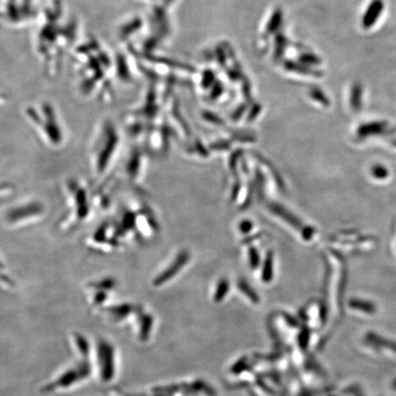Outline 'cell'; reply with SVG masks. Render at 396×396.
Instances as JSON below:
<instances>
[{
  "mask_svg": "<svg viewBox=\"0 0 396 396\" xmlns=\"http://www.w3.org/2000/svg\"><path fill=\"white\" fill-rule=\"evenodd\" d=\"M88 188L81 180H71L65 186L67 196V210L61 222V227L65 231L74 230L89 219L92 207L105 208L107 198L105 192H96Z\"/></svg>",
  "mask_w": 396,
  "mask_h": 396,
  "instance_id": "cell-1",
  "label": "cell"
},
{
  "mask_svg": "<svg viewBox=\"0 0 396 396\" xmlns=\"http://www.w3.org/2000/svg\"><path fill=\"white\" fill-rule=\"evenodd\" d=\"M120 137L112 122L101 124L95 135L91 149V166L95 175L101 177L109 169L113 160L118 153Z\"/></svg>",
  "mask_w": 396,
  "mask_h": 396,
  "instance_id": "cell-2",
  "label": "cell"
},
{
  "mask_svg": "<svg viewBox=\"0 0 396 396\" xmlns=\"http://www.w3.org/2000/svg\"><path fill=\"white\" fill-rule=\"evenodd\" d=\"M26 116L46 145L53 148L63 145L64 129L53 106L43 102L38 106H29Z\"/></svg>",
  "mask_w": 396,
  "mask_h": 396,
  "instance_id": "cell-3",
  "label": "cell"
},
{
  "mask_svg": "<svg viewBox=\"0 0 396 396\" xmlns=\"http://www.w3.org/2000/svg\"><path fill=\"white\" fill-rule=\"evenodd\" d=\"M44 214V206L38 201L19 204L8 212L6 219L10 227H21L37 222Z\"/></svg>",
  "mask_w": 396,
  "mask_h": 396,
  "instance_id": "cell-4",
  "label": "cell"
},
{
  "mask_svg": "<svg viewBox=\"0 0 396 396\" xmlns=\"http://www.w3.org/2000/svg\"><path fill=\"white\" fill-rule=\"evenodd\" d=\"M269 208L270 210L277 217H281L282 219L287 222L289 225L293 226L296 229H298L300 232H302V235L305 239H310L312 238L313 229L311 227L304 226L303 223L294 214H292L289 210H287L282 205L277 204V203H272L269 205Z\"/></svg>",
  "mask_w": 396,
  "mask_h": 396,
  "instance_id": "cell-5",
  "label": "cell"
},
{
  "mask_svg": "<svg viewBox=\"0 0 396 396\" xmlns=\"http://www.w3.org/2000/svg\"><path fill=\"white\" fill-rule=\"evenodd\" d=\"M189 258H190L189 252L186 250H182L177 255V258L173 261L172 265L165 270L162 275H159L158 278L155 281V285H161L165 283L166 281L170 280L185 266V264L188 262Z\"/></svg>",
  "mask_w": 396,
  "mask_h": 396,
  "instance_id": "cell-6",
  "label": "cell"
},
{
  "mask_svg": "<svg viewBox=\"0 0 396 396\" xmlns=\"http://www.w3.org/2000/svg\"><path fill=\"white\" fill-rule=\"evenodd\" d=\"M140 167H141V154L139 152H134L128 158L126 166V174L128 179H136L137 175H139Z\"/></svg>",
  "mask_w": 396,
  "mask_h": 396,
  "instance_id": "cell-7",
  "label": "cell"
},
{
  "mask_svg": "<svg viewBox=\"0 0 396 396\" xmlns=\"http://www.w3.org/2000/svg\"><path fill=\"white\" fill-rule=\"evenodd\" d=\"M273 273H274V253L273 251H268L263 262L262 280L266 283L270 282L273 278Z\"/></svg>",
  "mask_w": 396,
  "mask_h": 396,
  "instance_id": "cell-8",
  "label": "cell"
},
{
  "mask_svg": "<svg viewBox=\"0 0 396 396\" xmlns=\"http://www.w3.org/2000/svg\"><path fill=\"white\" fill-rule=\"evenodd\" d=\"M248 260H249V264L251 266L252 269H256L258 268L259 265V253L258 249L254 247H250L248 248Z\"/></svg>",
  "mask_w": 396,
  "mask_h": 396,
  "instance_id": "cell-9",
  "label": "cell"
},
{
  "mask_svg": "<svg viewBox=\"0 0 396 396\" xmlns=\"http://www.w3.org/2000/svg\"><path fill=\"white\" fill-rule=\"evenodd\" d=\"M228 290V283L226 281H221L217 287V294H216V299L220 300L224 296L226 295L227 291Z\"/></svg>",
  "mask_w": 396,
  "mask_h": 396,
  "instance_id": "cell-10",
  "label": "cell"
},
{
  "mask_svg": "<svg viewBox=\"0 0 396 396\" xmlns=\"http://www.w3.org/2000/svg\"><path fill=\"white\" fill-rule=\"evenodd\" d=\"M252 227H253V224L249 220H244V221L240 222V224H239V230L243 234H248V232H250Z\"/></svg>",
  "mask_w": 396,
  "mask_h": 396,
  "instance_id": "cell-11",
  "label": "cell"
},
{
  "mask_svg": "<svg viewBox=\"0 0 396 396\" xmlns=\"http://www.w3.org/2000/svg\"><path fill=\"white\" fill-rule=\"evenodd\" d=\"M238 286H239L240 290L243 291L244 293H246L247 296H249L250 298H252L253 300H256V296L254 295L253 291L249 288V286H248L245 282L241 281V282L238 284Z\"/></svg>",
  "mask_w": 396,
  "mask_h": 396,
  "instance_id": "cell-12",
  "label": "cell"
}]
</instances>
